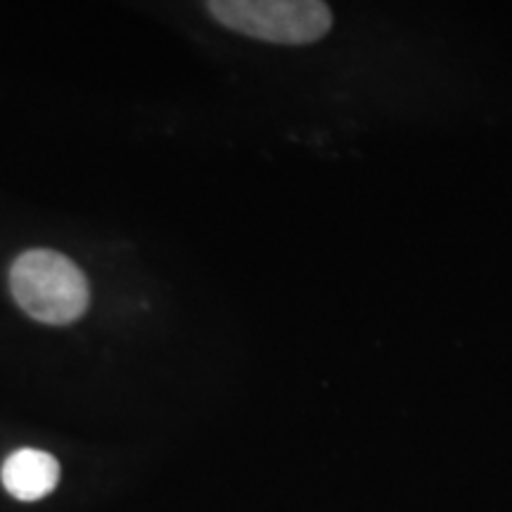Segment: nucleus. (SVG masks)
Returning <instances> with one entry per match:
<instances>
[{
    "label": "nucleus",
    "instance_id": "obj_3",
    "mask_svg": "<svg viewBox=\"0 0 512 512\" xmlns=\"http://www.w3.org/2000/svg\"><path fill=\"white\" fill-rule=\"evenodd\" d=\"M0 479L5 491L17 501L34 503L55 491L60 482V463L38 448H19L3 463Z\"/></svg>",
    "mask_w": 512,
    "mask_h": 512
},
{
    "label": "nucleus",
    "instance_id": "obj_2",
    "mask_svg": "<svg viewBox=\"0 0 512 512\" xmlns=\"http://www.w3.org/2000/svg\"><path fill=\"white\" fill-rule=\"evenodd\" d=\"M209 12L223 27L280 46L316 43L332 27V12L318 0H214Z\"/></svg>",
    "mask_w": 512,
    "mask_h": 512
},
{
    "label": "nucleus",
    "instance_id": "obj_1",
    "mask_svg": "<svg viewBox=\"0 0 512 512\" xmlns=\"http://www.w3.org/2000/svg\"><path fill=\"white\" fill-rule=\"evenodd\" d=\"M15 302L38 323L69 325L91 304L86 275L72 259L50 249H31L10 268Z\"/></svg>",
    "mask_w": 512,
    "mask_h": 512
}]
</instances>
